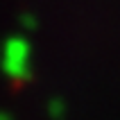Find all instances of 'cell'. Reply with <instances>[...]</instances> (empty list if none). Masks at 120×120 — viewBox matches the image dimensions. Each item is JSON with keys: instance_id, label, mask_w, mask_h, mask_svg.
Wrapping results in <instances>:
<instances>
[{"instance_id": "277c9868", "label": "cell", "mask_w": 120, "mask_h": 120, "mask_svg": "<svg viewBox=\"0 0 120 120\" xmlns=\"http://www.w3.org/2000/svg\"><path fill=\"white\" fill-rule=\"evenodd\" d=\"M0 120H14L11 113H7V111H0Z\"/></svg>"}, {"instance_id": "3957f363", "label": "cell", "mask_w": 120, "mask_h": 120, "mask_svg": "<svg viewBox=\"0 0 120 120\" xmlns=\"http://www.w3.org/2000/svg\"><path fill=\"white\" fill-rule=\"evenodd\" d=\"M18 27L23 32H34V30L39 27V18H36L34 14H30V11H23L18 16Z\"/></svg>"}, {"instance_id": "7a4b0ae2", "label": "cell", "mask_w": 120, "mask_h": 120, "mask_svg": "<svg viewBox=\"0 0 120 120\" xmlns=\"http://www.w3.org/2000/svg\"><path fill=\"white\" fill-rule=\"evenodd\" d=\"M45 109H48V116H50L52 120H61L64 116H66V102L61 100L59 95L50 98V100H48V104H45Z\"/></svg>"}, {"instance_id": "6da1fadb", "label": "cell", "mask_w": 120, "mask_h": 120, "mask_svg": "<svg viewBox=\"0 0 120 120\" xmlns=\"http://www.w3.org/2000/svg\"><path fill=\"white\" fill-rule=\"evenodd\" d=\"M32 45L23 34H14L2 41L0 48V70L11 82H27L32 77Z\"/></svg>"}]
</instances>
